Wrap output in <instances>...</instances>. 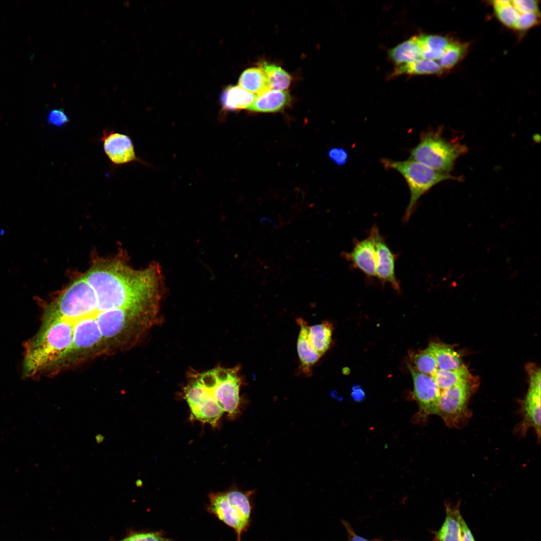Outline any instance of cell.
<instances>
[{
  "instance_id": "6da1fadb",
  "label": "cell",
  "mask_w": 541,
  "mask_h": 541,
  "mask_svg": "<svg viewBox=\"0 0 541 541\" xmlns=\"http://www.w3.org/2000/svg\"><path fill=\"white\" fill-rule=\"evenodd\" d=\"M84 276L95 292L99 313L133 309L159 314L165 287L157 262L138 270L119 260H99Z\"/></svg>"
},
{
  "instance_id": "7a4b0ae2",
  "label": "cell",
  "mask_w": 541,
  "mask_h": 541,
  "mask_svg": "<svg viewBox=\"0 0 541 541\" xmlns=\"http://www.w3.org/2000/svg\"><path fill=\"white\" fill-rule=\"evenodd\" d=\"M240 371V366L237 365L189 372L183 394L191 417L215 426L224 413L235 417L239 412L240 389L243 384Z\"/></svg>"
},
{
  "instance_id": "3957f363",
  "label": "cell",
  "mask_w": 541,
  "mask_h": 541,
  "mask_svg": "<svg viewBox=\"0 0 541 541\" xmlns=\"http://www.w3.org/2000/svg\"><path fill=\"white\" fill-rule=\"evenodd\" d=\"M73 339V328L68 321L43 318L39 331L26 345L24 376L34 377L59 370L71 348Z\"/></svg>"
},
{
  "instance_id": "277c9868",
  "label": "cell",
  "mask_w": 541,
  "mask_h": 541,
  "mask_svg": "<svg viewBox=\"0 0 541 541\" xmlns=\"http://www.w3.org/2000/svg\"><path fill=\"white\" fill-rule=\"evenodd\" d=\"M97 305L95 292L83 276L47 305L43 317L73 322L95 315Z\"/></svg>"
},
{
  "instance_id": "5b68a950",
  "label": "cell",
  "mask_w": 541,
  "mask_h": 541,
  "mask_svg": "<svg viewBox=\"0 0 541 541\" xmlns=\"http://www.w3.org/2000/svg\"><path fill=\"white\" fill-rule=\"evenodd\" d=\"M466 149L465 145L458 142L445 139L440 131H428L422 133L419 143L410 151L409 160L448 173Z\"/></svg>"
},
{
  "instance_id": "8992f818",
  "label": "cell",
  "mask_w": 541,
  "mask_h": 541,
  "mask_svg": "<svg viewBox=\"0 0 541 541\" xmlns=\"http://www.w3.org/2000/svg\"><path fill=\"white\" fill-rule=\"evenodd\" d=\"M381 162L385 168L392 169L399 172L408 185L410 198L403 217L405 222L409 219L419 199L424 193L441 181L456 179L448 173L434 170L411 160L400 161L383 159Z\"/></svg>"
},
{
  "instance_id": "52a82bcc",
  "label": "cell",
  "mask_w": 541,
  "mask_h": 541,
  "mask_svg": "<svg viewBox=\"0 0 541 541\" xmlns=\"http://www.w3.org/2000/svg\"><path fill=\"white\" fill-rule=\"evenodd\" d=\"M471 393L469 381L462 382L440 392L439 416L449 427L461 428L470 417L467 403Z\"/></svg>"
},
{
  "instance_id": "ba28073f",
  "label": "cell",
  "mask_w": 541,
  "mask_h": 541,
  "mask_svg": "<svg viewBox=\"0 0 541 541\" xmlns=\"http://www.w3.org/2000/svg\"><path fill=\"white\" fill-rule=\"evenodd\" d=\"M414 384L413 395L419 406L420 416L423 418L429 415H439L440 390L433 377L421 373L408 365Z\"/></svg>"
},
{
  "instance_id": "9c48e42d",
  "label": "cell",
  "mask_w": 541,
  "mask_h": 541,
  "mask_svg": "<svg viewBox=\"0 0 541 541\" xmlns=\"http://www.w3.org/2000/svg\"><path fill=\"white\" fill-rule=\"evenodd\" d=\"M101 141L104 152L113 164L120 165L138 160L129 136L107 129L103 132Z\"/></svg>"
},
{
  "instance_id": "30bf717a",
  "label": "cell",
  "mask_w": 541,
  "mask_h": 541,
  "mask_svg": "<svg viewBox=\"0 0 541 541\" xmlns=\"http://www.w3.org/2000/svg\"><path fill=\"white\" fill-rule=\"evenodd\" d=\"M209 498L210 510L232 528L236 532L237 541H240L242 534L249 528L251 521L245 518L229 502L224 492L210 493Z\"/></svg>"
},
{
  "instance_id": "8fae6325",
  "label": "cell",
  "mask_w": 541,
  "mask_h": 541,
  "mask_svg": "<svg viewBox=\"0 0 541 541\" xmlns=\"http://www.w3.org/2000/svg\"><path fill=\"white\" fill-rule=\"evenodd\" d=\"M370 233L374 238L376 251V276L382 282L389 283L393 289L399 291V282L395 272L396 255L392 252L376 225L373 226Z\"/></svg>"
},
{
  "instance_id": "7c38bea8",
  "label": "cell",
  "mask_w": 541,
  "mask_h": 541,
  "mask_svg": "<svg viewBox=\"0 0 541 541\" xmlns=\"http://www.w3.org/2000/svg\"><path fill=\"white\" fill-rule=\"evenodd\" d=\"M344 256L368 277H376V251L371 233L366 238L358 241L351 251L344 252Z\"/></svg>"
},
{
  "instance_id": "4fadbf2b",
  "label": "cell",
  "mask_w": 541,
  "mask_h": 541,
  "mask_svg": "<svg viewBox=\"0 0 541 541\" xmlns=\"http://www.w3.org/2000/svg\"><path fill=\"white\" fill-rule=\"evenodd\" d=\"M522 420L515 428L520 435H524L530 428L534 429L537 437L540 436V387L529 385L523 401Z\"/></svg>"
},
{
  "instance_id": "5bb4252c",
  "label": "cell",
  "mask_w": 541,
  "mask_h": 541,
  "mask_svg": "<svg viewBox=\"0 0 541 541\" xmlns=\"http://www.w3.org/2000/svg\"><path fill=\"white\" fill-rule=\"evenodd\" d=\"M300 331L297 341V350L300 361V370L307 376L312 374V368L321 357L317 352L309 337V326L302 318L297 319Z\"/></svg>"
},
{
  "instance_id": "9a60e30c",
  "label": "cell",
  "mask_w": 541,
  "mask_h": 541,
  "mask_svg": "<svg viewBox=\"0 0 541 541\" xmlns=\"http://www.w3.org/2000/svg\"><path fill=\"white\" fill-rule=\"evenodd\" d=\"M460 503L445 504V518L440 529L435 533V541H462Z\"/></svg>"
},
{
  "instance_id": "2e32d148",
  "label": "cell",
  "mask_w": 541,
  "mask_h": 541,
  "mask_svg": "<svg viewBox=\"0 0 541 541\" xmlns=\"http://www.w3.org/2000/svg\"><path fill=\"white\" fill-rule=\"evenodd\" d=\"M291 100L288 91L270 90L256 96L253 103L246 109L255 112H276L286 107Z\"/></svg>"
},
{
  "instance_id": "e0dca14e",
  "label": "cell",
  "mask_w": 541,
  "mask_h": 541,
  "mask_svg": "<svg viewBox=\"0 0 541 541\" xmlns=\"http://www.w3.org/2000/svg\"><path fill=\"white\" fill-rule=\"evenodd\" d=\"M421 59L439 60L451 43L446 37L434 35H420L413 37Z\"/></svg>"
},
{
  "instance_id": "ac0fdd59",
  "label": "cell",
  "mask_w": 541,
  "mask_h": 541,
  "mask_svg": "<svg viewBox=\"0 0 541 541\" xmlns=\"http://www.w3.org/2000/svg\"><path fill=\"white\" fill-rule=\"evenodd\" d=\"M256 96L239 86L230 85L225 88L221 94L220 102L224 110L236 111L247 109Z\"/></svg>"
},
{
  "instance_id": "d6986e66",
  "label": "cell",
  "mask_w": 541,
  "mask_h": 541,
  "mask_svg": "<svg viewBox=\"0 0 541 541\" xmlns=\"http://www.w3.org/2000/svg\"><path fill=\"white\" fill-rule=\"evenodd\" d=\"M239 86L256 96L270 90L268 79L260 68H251L244 70L238 80Z\"/></svg>"
},
{
  "instance_id": "ffe728a7",
  "label": "cell",
  "mask_w": 541,
  "mask_h": 541,
  "mask_svg": "<svg viewBox=\"0 0 541 541\" xmlns=\"http://www.w3.org/2000/svg\"><path fill=\"white\" fill-rule=\"evenodd\" d=\"M426 349L434 356L438 369L454 370L463 365L457 352L446 345L432 343Z\"/></svg>"
},
{
  "instance_id": "44dd1931",
  "label": "cell",
  "mask_w": 541,
  "mask_h": 541,
  "mask_svg": "<svg viewBox=\"0 0 541 541\" xmlns=\"http://www.w3.org/2000/svg\"><path fill=\"white\" fill-rule=\"evenodd\" d=\"M334 328L329 321L309 326V337L313 347L322 357L329 349Z\"/></svg>"
},
{
  "instance_id": "7402d4cb",
  "label": "cell",
  "mask_w": 541,
  "mask_h": 541,
  "mask_svg": "<svg viewBox=\"0 0 541 541\" xmlns=\"http://www.w3.org/2000/svg\"><path fill=\"white\" fill-rule=\"evenodd\" d=\"M443 71L439 64L435 61L421 59L398 65L395 69L392 76L402 74L439 75Z\"/></svg>"
},
{
  "instance_id": "603a6c76",
  "label": "cell",
  "mask_w": 541,
  "mask_h": 541,
  "mask_svg": "<svg viewBox=\"0 0 541 541\" xmlns=\"http://www.w3.org/2000/svg\"><path fill=\"white\" fill-rule=\"evenodd\" d=\"M440 391L459 383L469 381V373L464 365L458 369L449 370L438 369L432 376Z\"/></svg>"
},
{
  "instance_id": "cb8c5ba5",
  "label": "cell",
  "mask_w": 541,
  "mask_h": 541,
  "mask_svg": "<svg viewBox=\"0 0 541 541\" xmlns=\"http://www.w3.org/2000/svg\"><path fill=\"white\" fill-rule=\"evenodd\" d=\"M389 57L398 65L421 59L413 37L390 49Z\"/></svg>"
},
{
  "instance_id": "d4e9b609",
  "label": "cell",
  "mask_w": 541,
  "mask_h": 541,
  "mask_svg": "<svg viewBox=\"0 0 541 541\" xmlns=\"http://www.w3.org/2000/svg\"><path fill=\"white\" fill-rule=\"evenodd\" d=\"M260 68L266 75L272 90L285 91L290 86L292 78L280 67L263 62L260 63Z\"/></svg>"
},
{
  "instance_id": "484cf974",
  "label": "cell",
  "mask_w": 541,
  "mask_h": 541,
  "mask_svg": "<svg viewBox=\"0 0 541 541\" xmlns=\"http://www.w3.org/2000/svg\"><path fill=\"white\" fill-rule=\"evenodd\" d=\"M468 45L458 42H451L442 56L438 60L439 65L443 70L454 67L465 56Z\"/></svg>"
},
{
  "instance_id": "4316f807",
  "label": "cell",
  "mask_w": 541,
  "mask_h": 541,
  "mask_svg": "<svg viewBox=\"0 0 541 541\" xmlns=\"http://www.w3.org/2000/svg\"><path fill=\"white\" fill-rule=\"evenodd\" d=\"M413 361L417 371L421 373L433 376L438 369L434 356L427 349L416 354Z\"/></svg>"
},
{
  "instance_id": "83f0119b",
  "label": "cell",
  "mask_w": 541,
  "mask_h": 541,
  "mask_svg": "<svg viewBox=\"0 0 541 541\" xmlns=\"http://www.w3.org/2000/svg\"><path fill=\"white\" fill-rule=\"evenodd\" d=\"M497 19L505 26L514 28L519 13L511 4V1L501 5L493 6Z\"/></svg>"
},
{
  "instance_id": "f1b7e54d",
  "label": "cell",
  "mask_w": 541,
  "mask_h": 541,
  "mask_svg": "<svg viewBox=\"0 0 541 541\" xmlns=\"http://www.w3.org/2000/svg\"><path fill=\"white\" fill-rule=\"evenodd\" d=\"M117 541H170L159 532H133Z\"/></svg>"
},
{
  "instance_id": "f546056e",
  "label": "cell",
  "mask_w": 541,
  "mask_h": 541,
  "mask_svg": "<svg viewBox=\"0 0 541 541\" xmlns=\"http://www.w3.org/2000/svg\"><path fill=\"white\" fill-rule=\"evenodd\" d=\"M539 15L533 13L519 14L513 29L525 31L536 25Z\"/></svg>"
},
{
  "instance_id": "4dcf8cb0",
  "label": "cell",
  "mask_w": 541,
  "mask_h": 541,
  "mask_svg": "<svg viewBox=\"0 0 541 541\" xmlns=\"http://www.w3.org/2000/svg\"><path fill=\"white\" fill-rule=\"evenodd\" d=\"M511 4L519 14L533 13L539 15L537 1L532 0L511 1Z\"/></svg>"
},
{
  "instance_id": "1f68e13d",
  "label": "cell",
  "mask_w": 541,
  "mask_h": 541,
  "mask_svg": "<svg viewBox=\"0 0 541 541\" xmlns=\"http://www.w3.org/2000/svg\"><path fill=\"white\" fill-rule=\"evenodd\" d=\"M50 124L57 127H62L69 122V119L63 109H55L51 110L48 116Z\"/></svg>"
},
{
  "instance_id": "d6a6232c",
  "label": "cell",
  "mask_w": 541,
  "mask_h": 541,
  "mask_svg": "<svg viewBox=\"0 0 541 541\" xmlns=\"http://www.w3.org/2000/svg\"><path fill=\"white\" fill-rule=\"evenodd\" d=\"M329 158L336 164H345L348 159L347 152L342 148H333L329 152Z\"/></svg>"
},
{
  "instance_id": "836d02e7",
  "label": "cell",
  "mask_w": 541,
  "mask_h": 541,
  "mask_svg": "<svg viewBox=\"0 0 541 541\" xmlns=\"http://www.w3.org/2000/svg\"><path fill=\"white\" fill-rule=\"evenodd\" d=\"M462 541H475L472 533L463 518L461 519Z\"/></svg>"
},
{
  "instance_id": "e575fe53",
  "label": "cell",
  "mask_w": 541,
  "mask_h": 541,
  "mask_svg": "<svg viewBox=\"0 0 541 541\" xmlns=\"http://www.w3.org/2000/svg\"><path fill=\"white\" fill-rule=\"evenodd\" d=\"M351 396L353 399L357 402H361L365 399V392L359 385H355L352 387Z\"/></svg>"
},
{
  "instance_id": "d590c367",
  "label": "cell",
  "mask_w": 541,
  "mask_h": 541,
  "mask_svg": "<svg viewBox=\"0 0 541 541\" xmlns=\"http://www.w3.org/2000/svg\"><path fill=\"white\" fill-rule=\"evenodd\" d=\"M260 222H261L262 225L265 226L266 227L270 228H277V226L276 223H275L271 220H270V219H269L268 218H266L265 217L262 218L261 219V220H260Z\"/></svg>"
},
{
  "instance_id": "8d00e7d4",
  "label": "cell",
  "mask_w": 541,
  "mask_h": 541,
  "mask_svg": "<svg viewBox=\"0 0 541 541\" xmlns=\"http://www.w3.org/2000/svg\"><path fill=\"white\" fill-rule=\"evenodd\" d=\"M351 541H370L358 535L352 536Z\"/></svg>"
},
{
  "instance_id": "74e56055",
  "label": "cell",
  "mask_w": 541,
  "mask_h": 541,
  "mask_svg": "<svg viewBox=\"0 0 541 541\" xmlns=\"http://www.w3.org/2000/svg\"><path fill=\"white\" fill-rule=\"evenodd\" d=\"M104 439V436L101 434H98L96 436V441L99 443H101L103 441Z\"/></svg>"
}]
</instances>
